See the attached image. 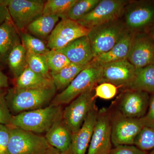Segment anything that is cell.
Listing matches in <instances>:
<instances>
[{"instance_id": "d4e9b609", "label": "cell", "mask_w": 154, "mask_h": 154, "mask_svg": "<svg viewBox=\"0 0 154 154\" xmlns=\"http://www.w3.org/2000/svg\"><path fill=\"white\" fill-rule=\"evenodd\" d=\"M10 71L17 79L27 67L26 50L22 43L17 45L12 49L7 60Z\"/></svg>"}, {"instance_id": "603a6c76", "label": "cell", "mask_w": 154, "mask_h": 154, "mask_svg": "<svg viewBox=\"0 0 154 154\" xmlns=\"http://www.w3.org/2000/svg\"><path fill=\"white\" fill-rule=\"evenodd\" d=\"M89 64L83 66L71 63L60 71L55 73L51 74L57 91H63Z\"/></svg>"}, {"instance_id": "ab89813d", "label": "cell", "mask_w": 154, "mask_h": 154, "mask_svg": "<svg viewBox=\"0 0 154 154\" xmlns=\"http://www.w3.org/2000/svg\"><path fill=\"white\" fill-rule=\"evenodd\" d=\"M148 33L149 34L150 36H151L152 38L153 39L154 41V29H152L151 30H150V31Z\"/></svg>"}, {"instance_id": "ac0fdd59", "label": "cell", "mask_w": 154, "mask_h": 154, "mask_svg": "<svg viewBox=\"0 0 154 154\" xmlns=\"http://www.w3.org/2000/svg\"><path fill=\"white\" fill-rule=\"evenodd\" d=\"M72 134L71 131L63 121L62 114L46 133L45 137L51 146L61 151L71 153Z\"/></svg>"}, {"instance_id": "7402d4cb", "label": "cell", "mask_w": 154, "mask_h": 154, "mask_svg": "<svg viewBox=\"0 0 154 154\" xmlns=\"http://www.w3.org/2000/svg\"><path fill=\"white\" fill-rule=\"evenodd\" d=\"M59 20L57 16L42 14L28 26L25 31L36 36L45 38L49 36Z\"/></svg>"}, {"instance_id": "9a60e30c", "label": "cell", "mask_w": 154, "mask_h": 154, "mask_svg": "<svg viewBox=\"0 0 154 154\" xmlns=\"http://www.w3.org/2000/svg\"><path fill=\"white\" fill-rule=\"evenodd\" d=\"M127 60L136 69L154 64V41L148 33L134 34Z\"/></svg>"}, {"instance_id": "484cf974", "label": "cell", "mask_w": 154, "mask_h": 154, "mask_svg": "<svg viewBox=\"0 0 154 154\" xmlns=\"http://www.w3.org/2000/svg\"><path fill=\"white\" fill-rule=\"evenodd\" d=\"M77 0H48L45 2L42 14L67 19L69 11Z\"/></svg>"}, {"instance_id": "d6986e66", "label": "cell", "mask_w": 154, "mask_h": 154, "mask_svg": "<svg viewBox=\"0 0 154 154\" xmlns=\"http://www.w3.org/2000/svg\"><path fill=\"white\" fill-rule=\"evenodd\" d=\"M134 34L127 30L122 38L107 52L94 57L91 63L100 66L127 59Z\"/></svg>"}, {"instance_id": "83f0119b", "label": "cell", "mask_w": 154, "mask_h": 154, "mask_svg": "<svg viewBox=\"0 0 154 154\" xmlns=\"http://www.w3.org/2000/svg\"><path fill=\"white\" fill-rule=\"evenodd\" d=\"M19 32L21 42L26 51L45 55L50 50L47 47V45H46L41 39L25 30H19Z\"/></svg>"}, {"instance_id": "1f68e13d", "label": "cell", "mask_w": 154, "mask_h": 154, "mask_svg": "<svg viewBox=\"0 0 154 154\" xmlns=\"http://www.w3.org/2000/svg\"><path fill=\"white\" fill-rule=\"evenodd\" d=\"M118 88L113 84L104 82L98 84L94 88L95 96L105 100H110L117 95Z\"/></svg>"}, {"instance_id": "cb8c5ba5", "label": "cell", "mask_w": 154, "mask_h": 154, "mask_svg": "<svg viewBox=\"0 0 154 154\" xmlns=\"http://www.w3.org/2000/svg\"><path fill=\"white\" fill-rule=\"evenodd\" d=\"M130 89L150 95L154 93V64L136 70L135 78Z\"/></svg>"}, {"instance_id": "f1b7e54d", "label": "cell", "mask_w": 154, "mask_h": 154, "mask_svg": "<svg viewBox=\"0 0 154 154\" xmlns=\"http://www.w3.org/2000/svg\"><path fill=\"white\" fill-rule=\"evenodd\" d=\"M100 0H77L69 11L67 19L78 21L88 14L99 4Z\"/></svg>"}, {"instance_id": "7c38bea8", "label": "cell", "mask_w": 154, "mask_h": 154, "mask_svg": "<svg viewBox=\"0 0 154 154\" xmlns=\"http://www.w3.org/2000/svg\"><path fill=\"white\" fill-rule=\"evenodd\" d=\"M100 67L102 69L99 84L111 83L122 91L131 88L135 78L137 69L127 59Z\"/></svg>"}, {"instance_id": "6da1fadb", "label": "cell", "mask_w": 154, "mask_h": 154, "mask_svg": "<svg viewBox=\"0 0 154 154\" xmlns=\"http://www.w3.org/2000/svg\"><path fill=\"white\" fill-rule=\"evenodd\" d=\"M55 85L40 89H22L14 87L7 90L6 99L11 114L44 108L56 96Z\"/></svg>"}, {"instance_id": "ba28073f", "label": "cell", "mask_w": 154, "mask_h": 154, "mask_svg": "<svg viewBox=\"0 0 154 154\" xmlns=\"http://www.w3.org/2000/svg\"><path fill=\"white\" fill-rule=\"evenodd\" d=\"M130 0H100L88 14L77 21L90 29L96 26L121 19L125 6Z\"/></svg>"}, {"instance_id": "e0dca14e", "label": "cell", "mask_w": 154, "mask_h": 154, "mask_svg": "<svg viewBox=\"0 0 154 154\" xmlns=\"http://www.w3.org/2000/svg\"><path fill=\"white\" fill-rule=\"evenodd\" d=\"M57 51L64 54L71 63L81 65L89 64L94 58L88 36L77 38L65 47Z\"/></svg>"}, {"instance_id": "7a4b0ae2", "label": "cell", "mask_w": 154, "mask_h": 154, "mask_svg": "<svg viewBox=\"0 0 154 154\" xmlns=\"http://www.w3.org/2000/svg\"><path fill=\"white\" fill-rule=\"evenodd\" d=\"M62 106L50 105L12 115L9 126L34 133H45L63 113Z\"/></svg>"}, {"instance_id": "2e32d148", "label": "cell", "mask_w": 154, "mask_h": 154, "mask_svg": "<svg viewBox=\"0 0 154 154\" xmlns=\"http://www.w3.org/2000/svg\"><path fill=\"white\" fill-rule=\"evenodd\" d=\"M98 113L96 104L88 113L81 128L73 134L71 154H87Z\"/></svg>"}, {"instance_id": "5b68a950", "label": "cell", "mask_w": 154, "mask_h": 154, "mask_svg": "<svg viewBox=\"0 0 154 154\" xmlns=\"http://www.w3.org/2000/svg\"><path fill=\"white\" fill-rule=\"evenodd\" d=\"M101 69V67L91 62L65 89L56 95L51 104L57 106L68 105L82 93L95 88L100 81Z\"/></svg>"}, {"instance_id": "4dcf8cb0", "label": "cell", "mask_w": 154, "mask_h": 154, "mask_svg": "<svg viewBox=\"0 0 154 154\" xmlns=\"http://www.w3.org/2000/svg\"><path fill=\"white\" fill-rule=\"evenodd\" d=\"M134 145L143 151L154 149V128L144 126L135 139Z\"/></svg>"}, {"instance_id": "4fadbf2b", "label": "cell", "mask_w": 154, "mask_h": 154, "mask_svg": "<svg viewBox=\"0 0 154 154\" xmlns=\"http://www.w3.org/2000/svg\"><path fill=\"white\" fill-rule=\"evenodd\" d=\"M89 31L76 21L61 19L48 36L47 46L50 50L61 49L77 38L88 36Z\"/></svg>"}, {"instance_id": "5bb4252c", "label": "cell", "mask_w": 154, "mask_h": 154, "mask_svg": "<svg viewBox=\"0 0 154 154\" xmlns=\"http://www.w3.org/2000/svg\"><path fill=\"white\" fill-rule=\"evenodd\" d=\"M112 146L108 109L102 108L99 110L87 154H110Z\"/></svg>"}, {"instance_id": "30bf717a", "label": "cell", "mask_w": 154, "mask_h": 154, "mask_svg": "<svg viewBox=\"0 0 154 154\" xmlns=\"http://www.w3.org/2000/svg\"><path fill=\"white\" fill-rule=\"evenodd\" d=\"M94 88L81 94L63 110V121L72 134L81 128L88 113L96 104Z\"/></svg>"}, {"instance_id": "f546056e", "label": "cell", "mask_w": 154, "mask_h": 154, "mask_svg": "<svg viewBox=\"0 0 154 154\" xmlns=\"http://www.w3.org/2000/svg\"><path fill=\"white\" fill-rule=\"evenodd\" d=\"M45 56L50 74L60 71L71 63L64 54L57 50H50Z\"/></svg>"}, {"instance_id": "836d02e7", "label": "cell", "mask_w": 154, "mask_h": 154, "mask_svg": "<svg viewBox=\"0 0 154 154\" xmlns=\"http://www.w3.org/2000/svg\"><path fill=\"white\" fill-rule=\"evenodd\" d=\"M10 137V127L0 124V154H7Z\"/></svg>"}, {"instance_id": "f35d334b", "label": "cell", "mask_w": 154, "mask_h": 154, "mask_svg": "<svg viewBox=\"0 0 154 154\" xmlns=\"http://www.w3.org/2000/svg\"><path fill=\"white\" fill-rule=\"evenodd\" d=\"M45 154H71L70 153L62 152L55 148L51 146Z\"/></svg>"}, {"instance_id": "4316f807", "label": "cell", "mask_w": 154, "mask_h": 154, "mask_svg": "<svg viewBox=\"0 0 154 154\" xmlns=\"http://www.w3.org/2000/svg\"><path fill=\"white\" fill-rule=\"evenodd\" d=\"M26 61L27 66L31 70L45 78L51 79L45 55L26 51Z\"/></svg>"}, {"instance_id": "9c48e42d", "label": "cell", "mask_w": 154, "mask_h": 154, "mask_svg": "<svg viewBox=\"0 0 154 154\" xmlns=\"http://www.w3.org/2000/svg\"><path fill=\"white\" fill-rule=\"evenodd\" d=\"M150 94L128 89L122 90L111 106L122 115L130 118L143 117L147 111Z\"/></svg>"}, {"instance_id": "60d3db41", "label": "cell", "mask_w": 154, "mask_h": 154, "mask_svg": "<svg viewBox=\"0 0 154 154\" xmlns=\"http://www.w3.org/2000/svg\"><path fill=\"white\" fill-rule=\"evenodd\" d=\"M149 154H154V149L151 151V152Z\"/></svg>"}, {"instance_id": "3957f363", "label": "cell", "mask_w": 154, "mask_h": 154, "mask_svg": "<svg viewBox=\"0 0 154 154\" xmlns=\"http://www.w3.org/2000/svg\"><path fill=\"white\" fill-rule=\"evenodd\" d=\"M121 19L131 33H148L154 28V0H130Z\"/></svg>"}, {"instance_id": "8d00e7d4", "label": "cell", "mask_w": 154, "mask_h": 154, "mask_svg": "<svg viewBox=\"0 0 154 154\" xmlns=\"http://www.w3.org/2000/svg\"><path fill=\"white\" fill-rule=\"evenodd\" d=\"M8 0H0V25L7 20L11 19L7 8Z\"/></svg>"}, {"instance_id": "d590c367", "label": "cell", "mask_w": 154, "mask_h": 154, "mask_svg": "<svg viewBox=\"0 0 154 154\" xmlns=\"http://www.w3.org/2000/svg\"><path fill=\"white\" fill-rule=\"evenodd\" d=\"M142 118L145 126L154 128V93L150 95L147 111L145 115Z\"/></svg>"}, {"instance_id": "44dd1931", "label": "cell", "mask_w": 154, "mask_h": 154, "mask_svg": "<svg viewBox=\"0 0 154 154\" xmlns=\"http://www.w3.org/2000/svg\"><path fill=\"white\" fill-rule=\"evenodd\" d=\"M52 79L45 78L31 70L27 66L16 79L15 87L22 89H34L54 85Z\"/></svg>"}, {"instance_id": "e575fe53", "label": "cell", "mask_w": 154, "mask_h": 154, "mask_svg": "<svg viewBox=\"0 0 154 154\" xmlns=\"http://www.w3.org/2000/svg\"><path fill=\"white\" fill-rule=\"evenodd\" d=\"M110 154H147L134 145H120L113 147Z\"/></svg>"}, {"instance_id": "8992f818", "label": "cell", "mask_w": 154, "mask_h": 154, "mask_svg": "<svg viewBox=\"0 0 154 154\" xmlns=\"http://www.w3.org/2000/svg\"><path fill=\"white\" fill-rule=\"evenodd\" d=\"M108 109L111 126V141L113 147L134 145L135 139L145 126L142 118L125 117L111 106Z\"/></svg>"}, {"instance_id": "ffe728a7", "label": "cell", "mask_w": 154, "mask_h": 154, "mask_svg": "<svg viewBox=\"0 0 154 154\" xmlns=\"http://www.w3.org/2000/svg\"><path fill=\"white\" fill-rule=\"evenodd\" d=\"M21 43L19 30L11 19L0 25V66L7 64V59L11 50Z\"/></svg>"}, {"instance_id": "74e56055", "label": "cell", "mask_w": 154, "mask_h": 154, "mask_svg": "<svg viewBox=\"0 0 154 154\" xmlns=\"http://www.w3.org/2000/svg\"><path fill=\"white\" fill-rule=\"evenodd\" d=\"M8 86V77L0 70V89H6Z\"/></svg>"}, {"instance_id": "8fae6325", "label": "cell", "mask_w": 154, "mask_h": 154, "mask_svg": "<svg viewBox=\"0 0 154 154\" xmlns=\"http://www.w3.org/2000/svg\"><path fill=\"white\" fill-rule=\"evenodd\" d=\"M45 2L41 0H8L7 8L11 20L18 30H25L42 15Z\"/></svg>"}, {"instance_id": "277c9868", "label": "cell", "mask_w": 154, "mask_h": 154, "mask_svg": "<svg viewBox=\"0 0 154 154\" xmlns=\"http://www.w3.org/2000/svg\"><path fill=\"white\" fill-rule=\"evenodd\" d=\"M127 31L121 19L90 29L88 36L94 58L110 51Z\"/></svg>"}, {"instance_id": "52a82bcc", "label": "cell", "mask_w": 154, "mask_h": 154, "mask_svg": "<svg viewBox=\"0 0 154 154\" xmlns=\"http://www.w3.org/2000/svg\"><path fill=\"white\" fill-rule=\"evenodd\" d=\"M10 127L7 154H45L51 146L43 136Z\"/></svg>"}, {"instance_id": "d6a6232c", "label": "cell", "mask_w": 154, "mask_h": 154, "mask_svg": "<svg viewBox=\"0 0 154 154\" xmlns=\"http://www.w3.org/2000/svg\"><path fill=\"white\" fill-rule=\"evenodd\" d=\"M7 92L6 89H0V124L9 126L12 115L6 101Z\"/></svg>"}]
</instances>
